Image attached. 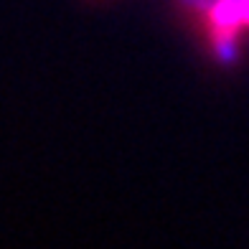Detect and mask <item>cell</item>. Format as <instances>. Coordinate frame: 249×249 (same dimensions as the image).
Masks as SVG:
<instances>
[{
	"label": "cell",
	"instance_id": "6da1fadb",
	"mask_svg": "<svg viewBox=\"0 0 249 249\" xmlns=\"http://www.w3.org/2000/svg\"><path fill=\"white\" fill-rule=\"evenodd\" d=\"M191 18L211 59L221 66L239 61L249 38V0H176Z\"/></svg>",
	"mask_w": 249,
	"mask_h": 249
}]
</instances>
